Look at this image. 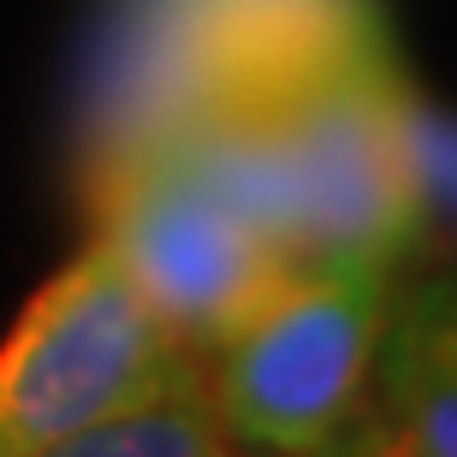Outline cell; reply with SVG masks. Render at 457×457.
<instances>
[{
  "instance_id": "5",
  "label": "cell",
  "mask_w": 457,
  "mask_h": 457,
  "mask_svg": "<svg viewBox=\"0 0 457 457\" xmlns=\"http://www.w3.org/2000/svg\"><path fill=\"white\" fill-rule=\"evenodd\" d=\"M356 416L386 457H457V273L398 279Z\"/></svg>"
},
{
  "instance_id": "1",
  "label": "cell",
  "mask_w": 457,
  "mask_h": 457,
  "mask_svg": "<svg viewBox=\"0 0 457 457\" xmlns=\"http://www.w3.org/2000/svg\"><path fill=\"white\" fill-rule=\"evenodd\" d=\"M410 78L398 66L392 30L380 24L321 71L291 89L244 107L214 125H179L220 154L262 220L291 244L297 262L309 255H386L422 232V203L410 179Z\"/></svg>"
},
{
  "instance_id": "3",
  "label": "cell",
  "mask_w": 457,
  "mask_h": 457,
  "mask_svg": "<svg viewBox=\"0 0 457 457\" xmlns=\"http://www.w3.org/2000/svg\"><path fill=\"white\" fill-rule=\"evenodd\" d=\"M398 291L386 255H309L203 351V386L250 457H297L333 440L369 398L374 351Z\"/></svg>"
},
{
  "instance_id": "6",
  "label": "cell",
  "mask_w": 457,
  "mask_h": 457,
  "mask_svg": "<svg viewBox=\"0 0 457 457\" xmlns=\"http://www.w3.org/2000/svg\"><path fill=\"white\" fill-rule=\"evenodd\" d=\"M321 6H345V0H137L131 48H125L119 89H113V125L131 119L167 84V71H179L190 54L214 48L237 30H255V24L321 12Z\"/></svg>"
},
{
  "instance_id": "8",
  "label": "cell",
  "mask_w": 457,
  "mask_h": 457,
  "mask_svg": "<svg viewBox=\"0 0 457 457\" xmlns=\"http://www.w3.org/2000/svg\"><path fill=\"white\" fill-rule=\"evenodd\" d=\"M404 143H410V179H416L422 226H440L445 237H457V113L410 96Z\"/></svg>"
},
{
  "instance_id": "4",
  "label": "cell",
  "mask_w": 457,
  "mask_h": 457,
  "mask_svg": "<svg viewBox=\"0 0 457 457\" xmlns=\"http://www.w3.org/2000/svg\"><path fill=\"white\" fill-rule=\"evenodd\" d=\"M196 369L203 356L154 321L113 250L89 237L0 339V457H42Z\"/></svg>"
},
{
  "instance_id": "2",
  "label": "cell",
  "mask_w": 457,
  "mask_h": 457,
  "mask_svg": "<svg viewBox=\"0 0 457 457\" xmlns=\"http://www.w3.org/2000/svg\"><path fill=\"white\" fill-rule=\"evenodd\" d=\"M89 214L154 321L196 356L297 268L291 244L262 220L220 154L179 125L102 143Z\"/></svg>"
},
{
  "instance_id": "9",
  "label": "cell",
  "mask_w": 457,
  "mask_h": 457,
  "mask_svg": "<svg viewBox=\"0 0 457 457\" xmlns=\"http://www.w3.org/2000/svg\"><path fill=\"white\" fill-rule=\"evenodd\" d=\"M297 457H386V452L374 445V434L362 428V416H351V422H345L333 440H321L315 452H297Z\"/></svg>"
},
{
  "instance_id": "7",
  "label": "cell",
  "mask_w": 457,
  "mask_h": 457,
  "mask_svg": "<svg viewBox=\"0 0 457 457\" xmlns=\"http://www.w3.org/2000/svg\"><path fill=\"white\" fill-rule=\"evenodd\" d=\"M42 457H250V452L220 428L203 369H196L179 386L154 392L131 410H113L102 422H89L84 434L48 445Z\"/></svg>"
}]
</instances>
